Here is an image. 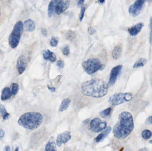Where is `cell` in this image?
Segmentation results:
<instances>
[{"instance_id":"obj_13","label":"cell","mask_w":152,"mask_h":151,"mask_svg":"<svg viewBox=\"0 0 152 151\" xmlns=\"http://www.w3.org/2000/svg\"><path fill=\"white\" fill-rule=\"evenodd\" d=\"M143 26V24L142 23H137L129 28L128 32L132 36H135L140 32Z\"/></svg>"},{"instance_id":"obj_37","label":"cell","mask_w":152,"mask_h":151,"mask_svg":"<svg viewBox=\"0 0 152 151\" xmlns=\"http://www.w3.org/2000/svg\"><path fill=\"white\" fill-rule=\"evenodd\" d=\"M84 1H83V0H80V1H78V7H79L80 6H81V5H82L83 3L84 2Z\"/></svg>"},{"instance_id":"obj_31","label":"cell","mask_w":152,"mask_h":151,"mask_svg":"<svg viewBox=\"0 0 152 151\" xmlns=\"http://www.w3.org/2000/svg\"><path fill=\"white\" fill-rule=\"evenodd\" d=\"M62 52H63V54L65 55V56H68L70 53V50L69 47H65L62 49Z\"/></svg>"},{"instance_id":"obj_23","label":"cell","mask_w":152,"mask_h":151,"mask_svg":"<svg viewBox=\"0 0 152 151\" xmlns=\"http://www.w3.org/2000/svg\"><path fill=\"white\" fill-rule=\"evenodd\" d=\"M0 113L2 115L4 120H6L9 118V116L10 115L9 113H8L6 111L5 107L3 105L0 104Z\"/></svg>"},{"instance_id":"obj_6","label":"cell","mask_w":152,"mask_h":151,"mask_svg":"<svg viewBox=\"0 0 152 151\" xmlns=\"http://www.w3.org/2000/svg\"><path fill=\"white\" fill-rule=\"evenodd\" d=\"M132 99V95L130 93H118L110 97L109 102L113 105H118L124 103L125 101H129Z\"/></svg>"},{"instance_id":"obj_12","label":"cell","mask_w":152,"mask_h":151,"mask_svg":"<svg viewBox=\"0 0 152 151\" xmlns=\"http://www.w3.org/2000/svg\"><path fill=\"white\" fill-rule=\"evenodd\" d=\"M26 60L24 56H22L18 58L17 63V69L19 74H22L26 70L27 66Z\"/></svg>"},{"instance_id":"obj_44","label":"cell","mask_w":152,"mask_h":151,"mask_svg":"<svg viewBox=\"0 0 152 151\" xmlns=\"http://www.w3.org/2000/svg\"><path fill=\"white\" fill-rule=\"evenodd\" d=\"M1 53V50H0V54Z\"/></svg>"},{"instance_id":"obj_16","label":"cell","mask_w":152,"mask_h":151,"mask_svg":"<svg viewBox=\"0 0 152 151\" xmlns=\"http://www.w3.org/2000/svg\"><path fill=\"white\" fill-rule=\"evenodd\" d=\"M44 58L45 60H48L52 62H54L57 60L56 55L54 53L51 52L49 50L44 51L43 53Z\"/></svg>"},{"instance_id":"obj_43","label":"cell","mask_w":152,"mask_h":151,"mask_svg":"<svg viewBox=\"0 0 152 151\" xmlns=\"http://www.w3.org/2000/svg\"><path fill=\"white\" fill-rule=\"evenodd\" d=\"M149 143H150V144H152V140H151V141H150Z\"/></svg>"},{"instance_id":"obj_25","label":"cell","mask_w":152,"mask_h":151,"mask_svg":"<svg viewBox=\"0 0 152 151\" xmlns=\"http://www.w3.org/2000/svg\"><path fill=\"white\" fill-rule=\"evenodd\" d=\"M111 110H112V109H111V107H109V108L104 109L103 111L101 112L100 113V115L102 118H105L109 114H110Z\"/></svg>"},{"instance_id":"obj_4","label":"cell","mask_w":152,"mask_h":151,"mask_svg":"<svg viewBox=\"0 0 152 151\" xmlns=\"http://www.w3.org/2000/svg\"><path fill=\"white\" fill-rule=\"evenodd\" d=\"M84 71L90 75L94 74L98 70H102L105 68V65L102 64L100 60L97 58H89L82 63Z\"/></svg>"},{"instance_id":"obj_36","label":"cell","mask_w":152,"mask_h":151,"mask_svg":"<svg viewBox=\"0 0 152 151\" xmlns=\"http://www.w3.org/2000/svg\"><path fill=\"white\" fill-rule=\"evenodd\" d=\"M146 123L148 125H150V124H152V115L151 117H149L148 118L147 121H146Z\"/></svg>"},{"instance_id":"obj_10","label":"cell","mask_w":152,"mask_h":151,"mask_svg":"<svg viewBox=\"0 0 152 151\" xmlns=\"http://www.w3.org/2000/svg\"><path fill=\"white\" fill-rule=\"evenodd\" d=\"M71 138V133L69 131H66L60 134L57 136L56 142L57 145L60 147L63 144L66 143Z\"/></svg>"},{"instance_id":"obj_7","label":"cell","mask_w":152,"mask_h":151,"mask_svg":"<svg viewBox=\"0 0 152 151\" xmlns=\"http://www.w3.org/2000/svg\"><path fill=\"white\" fill-rule=\"evenodd\" d=\"M107 122L102 121L99 118H95L93 119L90 122V130L96 133L103 130L106 128Z\"/></svg>"},{"instance_id":"obj_21","label":"cell","mask_w":152,"mask_h":151,"mask_svg":"<svg viewBox=\"0 0 152 151\" xmlns=\"http://www.w3.org/2000/svg\"><path fill=\"white\" fill-rule=\"evenodd\" d=\"M70 102L71 100L70 99H66L63 100L60 105L59 111L61 112H63L66 109H67L69 107Z\"/></svg>"},{"instance_id":"obj_28","label":"cell","mask_w":152,"mask_h":151,"mask_svg":"<svg viewBox=\"0 0 152 151\" xmlns=\"http://www.w3.org/2000/svg\"><path fill=\"white\" fill-rule=\"evenodd\" d=\"M85 9H86V6L82 5L81 7V10H80V13L79 17L80 21H82L84 17V13H85Z\"/></svg>"},{"instance_id":"obj_19","label":"cell","mask_w":152,"mask_h":151,"mask_svg":"<svg viewBox=\"0 0 152 151\" xmlns=\"http://www.w3.org/2000/svg\"><path fill=\"white\" fill-rule=\"evenodd\" d=\"M122 53V48L120 46H116L112 52V57L114 59L117 60L120 57Z\"/></svg>"},{"instance_id":"obj_8","label":"cell","mask_w":152,"mask_h":151,"mask_svg":"<svg viewBox=\"0 0 152 151\" xmlns=\"http://www.w3.org/2000/svg\"><path fill=\"white\" fill-rule=\"evenodd\" d=\"M145 1L137 0L129 7V12L133 17H136L139 14L143 7Z\"/></svg>"},{"instance_id":"obj_34","label":"cell","mask_w":152,"mask_h":151,"mask_svg":"<svg viewBox=\"0 0 152 151\" xmlns=\"http://www.w3.org/2000/svg\"><path fill=\"white\" fill-rule=\"evenodd\" d=\"M5 135V131L2 129H0V140H1Z\"/></svg>"},{"instance_id":"obj_20","label":"cell","mask_w":152,"mask_h":151,"mask_svg":"<svg viewBox=\"0 0 152 151\" xmlns=\"http://www.w3.org/2000/svg\"><path fill=\"white\" fill-rule=\"evenodd\" d=\"M56 0L52 1H50L49 5L48 7V15L49 17H51L53 16L55 13V5H56Z\"/></svg>"},{"instance_id":"obj_45","label":"cell","mask_w":152,"mask_h":151,"mask_svg":"<svg viewBox=\"0 0 152 151\" xmlns=\"http://www.w3.org/2000/svg\"><path fill=\"white\" fill-rule=\"evenodd\" d=\"M0 15H1V11H0Z\"/></svg>"},{"instance_id":"obj_29","label":"cell","mask_w":152,"mask_h":151,"mask_svg":"<svg viewBox=\"0 0 152 151\" xmlns=\"http://www.w3.org/2000/svg\"><path fill=\"white\" fill-rule=\"evenodd\" d=\"M149 28H150V33H149V41L150 44L152 43V17L150 18L149 22Z\"/></svg>"},{"instance_id":"obj_35","label":"cell","mask_w":152,"mask_h":151,"mask_svg":"<svg viewBox=\"0 0 152 151\" xmlns=\"http://www.w3.org/2000/svg\"><path fill=\"white\" fill-rule=\"evenodd\" d=\"M41 33L42 35L45 36H47V31L45 28H42L41 29Z\"/></svg>"},{"instance_id":"obj_33","label":"cell","mask_w":152,"mask_h":151,"mask_svg":"<svg viewBox=\"0 0 152 151\" xmlns=\"http://www.w3.org/2000/svg\"><path fill=\"white\" fill-rule=\"evenodd\" d=\"M57 66H59L60 68H64V62L62 60H58L57 62Z\"/></svg>"},{"instance_id":"obj_3","label":"cell","mask_w":152,"mask_h":151,"mask_svg":"<svg viewBox=\"0 0 152 151\" xmlns=\"http://www.w3.org/2000/svg\"><path fill=\"white\" fill-rule=\"evenodd\" d=\"M43 120V116L40 113L27 112L21 115L18 120V123L26 129L34 130L41 125Z\"/></svg>"},{"instance_id":"obj_1","label":"cell","mask_w":152,"mask_h":151,"mask_svg":"<svg viewBox=\"0 0 152 151\" xmlns=\"http://www.w3.org/2000/svg\"><path fill=\"white\" fill-rule=\"evenodd\" d=\"M134 128L132 114L129 112H122L119 116L118 121L113 128L114 136L118 139H124L130 134Z\"/></svg>"},{"instance_id":"obj_30","label":"cell","mask_w":152,"mask_h":151,"mask_svg":"<svg viewBox=\"0 0 152 151\" xmlns=\"http://www.w3.org/2000/svg\"><path fill=\"white\" fill-rule=\"evenodd\" d=\"M50 45L52 47H56L58 44V40L54 37H52L50 41Z\"/></svg>"},{"instance_id":"obj_17","label":"cell","mask_w":152,"mask_h":151,"mask_svg":"<svg viewBox=\"0 0 152 151\" xmlns=\"http://www.w3.org/2000/svg\"><path fill=\"white\" fill-rule=\"evenodd\" d=\"M12 94L11 89L9 87H5L2 90L1 92V100L2 101H5L10 99L12 96Z\"/></svg>"},{"instance_id":"obj_14","label":"cell","mask_w":152,"mask_h":151,"mask_svg":"<svg viewBox=\"0 0 152 151\" xmlns=\"http://www.w3.org/2000/svg\"><path fill=\"white\" fill-rule=\"evenodd\" d=\"M111 130V127L108 126L105 130L102 132L101 134L98 135L96 138L95 140L96 142L99 143L102 142L105 140V139L108 136Z\"/></svg>"},{"instance_id":"obj_38","label":"cell","mask_w":152,"mask_h":151,"mask_svg":"<svg viewBox=\"0 0 152 151\" xmlns=\"http://www.w3.org/2000/svg\"><path fill=\"white\" fill-rule=\"evenodd\" d=\"M48 88L51 92H54L56 91V88L55 87H50L49 86H48Z\"/></svg>"},{"instance_id":"obj_27","label":"cell","mask_w":152,"mask_h":151,"mask_svg":"<svg viewBox=\"0 0 152 151\" xmlns=\"http://www.w3.org/2000/svg\"><path fill=\"white\" fill-rule=\"evenodd\" d=\"M66 38L69 40H74L76 37V34L74 32L69 31L66 34Z\"/></svg>"},{"instance_id":"obj_24","label":"cell","mask_w":152,"mask_h":151,"mask_svg":"<svg viewBox=\"0 0 152 151\" xmlns=\"http://www.w3.org/2000/svg\"><path fill=\"white\" fill-rule=\"evenodd\" d=\"M141 136L144 139H149L152 136V133L149 130H145L142 132Z\"/></svg>"},{"instance_id":"obj_41","label":"cell","mask_w":152,"mask_h":151,"mask_svg":"<svg viewBox=\"0 0 152 151\" xmlns=\"http://www.w3.org/2000/svg\"><path fill=\"white\" fill-rule=\"evenodd\" d=\"M105 2V1H101V0H100V1H98V2H99L100 4H103V3H104Z\"/></svg>"},{"instance_id":"obj_5","label":"cell","mask_w":152,"mask_h":151,"mask_svg":"<svg viewBox=\"0 0 152 151\" xmlns=\"http://www.w3.org/2000/svg\"><path fill=\"white\" fill-rule=\"evenodd\" d=\"M23 27L22 21H18L14 27L9 38V45L12 48H15L18 45L23 32Z\"/></svg>"},{"instance_id":"obj_11","label":"cell","mask_w":152,"mask_h":151,"mask_svg":"<svg viewBox=\"0 0 152 151\" xmlns=\"http://www.w3.org/2000/svg\"><path fill=\"white\" fill-rule=\"evenodd\" d=\"M122 68V65H119L112 69L110 73V78L109 80V83L110 85H113L115 83L118 76L120 74Z\"/></svg>"},{"instance_id":"obj_40","label":"cell","mask_w":152,"mask_h":151,"mask_svg":"<svg viewBox=\"0 0 152 151\" xmlns=\"http://www.w3.org/2000/svg\"><path fill=\"white\" fill-rule=\"evenodd\" d=\"M138 151H149L148 149L146 148H143L140 149Z\"/></svg>"},{"instance_id":"obj_42","label":"cell","mask_w":152,"mask_h":151,"mask_svg":"<svg viewBox=\"0 0 152 151\" xmlns=\"http://www.w3.org/2000/svg\"><path fill=\"white\" fill-rule=\"evenodd\" d=\"M14 151H19V147H17Z\"/></svg>"},{"instance_id":"obj_22","label":"cell","mask_w":152,"mask_h":151,"mask_svg":"<svg viewBox=\"0 0 152 151\" xmlns=\"http://www.w3.org/2000/svg\"><path fill=\"white\" fill-rule=\"evenodd\" d=\"M146 62H147V60L146 58H139L137 61L136 62L133 67L134 68H137L138 67H142L146 64Z\"/></svg>"},{"instance_id":"obj_9","label":"cell","mask_w":152,"mask_h":151,"mask_svg":"<svg viewBox=\"0 0 152 151\" xmlns=\"http://www.w3.org/2000/svg\"><path fill=\"white\" fill-rule=\"evenodd\" d=\"M70 1L65 0H56L55 5V13L57 14L60 15L64 13L69 8Z\"/></svg>"},{"instance_id":"obj_32","label":"cell","mask_w":152,"mask_h":151,"mask_svg":"<svg viewBox=\"0 0 152 151\" xmlns=\"http://www.w3.org/2000/svg\"><path fill=\"white\" fill-rule=\"evenodd\" d=\"M88 33L90 35H93V34H95L96 32V30L93 28H92L91 27H89L88 28Z\"/></svg>"},{"instance_id":"obj_18","label":"cell","mask_w":152,"mask_h":151,"mask_svg":"<svg viewBox=\"0 0 152 151\" xmlns=\"http://www.w3.org/2000/svg\"><path fill=\"white\" fill-rule=\"evenodd\" d=\"M45 151H57L56 144L53 137L50 138L45 148Z\"/></svg>"},{"instance_id":"obj_26","label":"cell","mask_w":152,"mask_h":151,"mask_svg":"<svg viewBox=\"0 0 152 151\" xmlns=\"http://www.w3.org/2000/svg\"><path fill=\"white\" fill-rule=\"evenodd\" d=\"M19 87L18 84L16 83H14L12 84L11 86V91L12 94L14 95H16L18 92Z\"/></svg>"},{"instance_id":"obj_15","label":"cell","mask_w":152,"mask_h":151,"mask_svg":"<svg viewBox=\"0 0 152 151\" xmlns=\"http://www.w3.org/2000/svg\"><path fill=\"white\" fill-rule=\"evenodd\" d=\"M23 26L26 31L30 32L34 31L36 28L34 22L31 19H27L25 21L24 23Z\"/></svg>"},{"instance_id":"obj_2","label":"cell","mask_w":152,"mask_h":151,"mask_svg":"<svg viewBox=\"0 0 152 151\" xmlns=\"http://www.w3.org/2000/svg\"><path fill=\"white\" fill-rule=\"evenodd\" d=\"M81 91L84 95L99 98L103 97L107 94L108 85L102 79H93L83 83Z\"/></svg>"},{"instance_id":"obj_39","label":"cell","mask_w":152,"mask_h":151,"mask_svg":"<svg viewBox=\"0 0 152 151\" xmlns=\"http://www.w3.org/2000/svg\"><path fill=\"white\" fill-rule=\"evenodd\" d=\"M4 151H11L10 146H8V145L5 146L4 149Z\"/></svg>"}]
</instances>
